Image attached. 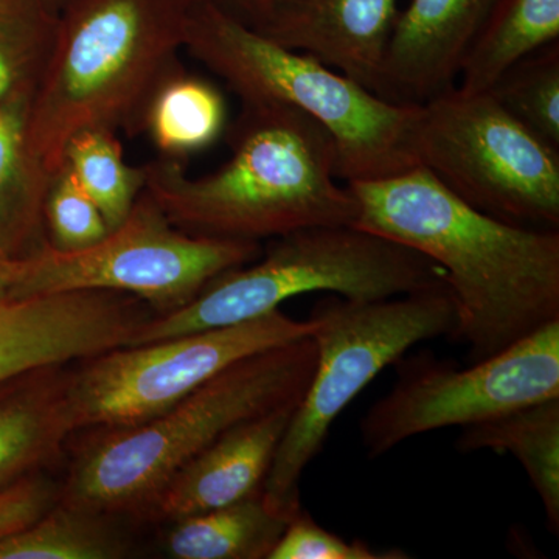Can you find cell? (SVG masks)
<instances>
[{"instance_id":"cell-19","label":"cell","mask_w":559,"mask_h":559,"mask_svg":"<svg viewBox=\"0 0 559 559\" xmlns=\"http://www.w3.org/2000/svg\"><path fill=\"white\" fill-rule=\"evenodd\" d=\"M290 518L260 489L230 506L176 521L167 549L176 559H270Z\"/></svg>"},{"instance_id":"cell-16","label":"cell","mask_w":559,"mask_h":559,"mask_svg":"<svg viewBox=\"0 0 559 559\" xmlns=\"http://www.w3.org/2000/svg\"><path fill=\"white\" fill-rule=\"evenodd\" d=\"M68 367H47L0 385V484L39 473L75 432Z\"/></svg>"},{"instance_id":"cell-10","label":"cell","mask_w":559,"mask_h":559,"mask_svg":"<svg viewBox=\"0 0 559 559\" xmlns=\"http://www.w3.org/2000/svg\"><path fill=\"white\" fill-rule=\"evenodd\" d=\"M311 333V319L297 320L275 310L248 322L114 348L80 360L75 369H69L73 429L139 425L231 364Z\"/></svg>"},{"instance_id":"cell-21","label":"cell","mask_w":559,"mask_h":559,"mask_svg":"<svg viewBox=\"0 0 559 559\" xmlns=\"http://www.w3.org/2000/svg\"><path fill=\"white\" fill-rule=\"evenodd\" d=\"M223 94L209 81L179 68L154 92L143 131L162 157L179 160L209 148L226 130Z\"/></svg>"},{"instance_id":"cell-9","label":"cell","mask_w":559,"mask_h":559,"mask_svg":"<svg viewBox=\"0 0 559 559\" xmlns=\"http://www.w3.org/2000/svg\"><path fill=\"white\" fill-rule=\"evenodd\" d=\"M261 252L260 242L187 234L142 193L128 218L90 248L66 252L46 242L25 259L7 261V300L114 290L139 297L156 316L168 314Z\"/></svg>"},{"instance_id":"cell-18","label":"cell","mask_w":559,"mask_h":559,"mask_svg":"<svg viewBox=\"0 0 559 559\" xmlns=\"http://www.w3.org/2000/svg\"><path fill=\"white\" fill-rule=\"evenodd\" d=\"M462 429L457 450H491L518 459L538 492L550 532L558 535L559 399L539 401Z\"/></svg>"},{"instance_id":"cell-13","label":"cell","mask_w":559,"mask_h":559,"mask_svg":"<svg viewBox=\"0 0 559 559\" xmlns=\"http://www.w3.org/2000/svg\"><path fill=\"white\" fill-rule=\"evenodd\" d=\"M399 0H266L242 24L377 94Z\"/></svg>"},{"instance_id":"cell-6","label":"cell","mask_w":559,"mask_h":559,"mask_svg":"<svg viewBox=\"0 0 559 559\" xmlns=\"http://www.w3.org/2000/svg\"><path fill=\"white\" fill-rule=\"evenodd\" d=\"M447 282L439 264L355 226H323L274 238L266 252L224 272L186 307L146 320L128 347L219 329L280 310L310 293L381 300Z\"/></svg>"},{"instance_id":"cell-17","label":"cell","mask_w":559,"mask_h":559,"mask_svg":"<svg viewBox=\"0 0 559 559\" xmlns=\"http://www.w3.org/2000/svg\"><path fill=\"white\" fill-rule=\"evenodd\" d=\"M32 98L0 105V259L21 260L47 241L44 205L51 176L28 151Z\"/></svg>"},{"instance_id":"cell-28","label":"cell","mask_w":559,"mask_h":559,"mask_svg":"<svg viewBox=\"0 0 559 559\" xmlns=\"http://www.w3.org/2000/svg\"><path fill=\"white\" fill-rule=\"evenodd\" d=\"M60 498L61 489L40 473L0 484V539L28 527Z\"/></svg>"},{"instance_id":"cell-5","label":"cell","mask_w":559,"mask_h":559,"mask_svg":"<svg viewBox=\"0 0 559 559\" xmlns=\"http://www.w3.org/2000/svg\"><path fill=\"white\" fill-rule=\"evenodd\" d=\"M183 50L241 103L290 106L323 124L336 143L340 179L380 180L418 165V105L385 100L311 55L264 38L212 0L194 3Z\"/></svg>"},{"instance_id":"cell-25","label":"cell","mask_w":559,"mask_h":559,"mask_svg":"<svg viewBox=\"0 0 559 559\" xmlns=\"http://www.w3.org/2000/svg\"><path fill=\"white\" fill-rule=\"evenodd\" d=\"M488 92L514 119L559 150V40L511 66Z\"/></svg>"},{"instance_id":"cell-23","label":"cell","mask_w":559,"mask_h":559,"mask_svg":"<svg viewBox=\"0 0 559 559\" xmlns=\"http://www.w3.org/2000/svg\"><path fill=\"white\" fill-rule=\"evenodd\" d=\"M58 0H0V105L33 98L57 35Z\"/></svg>"},{"instance_id":"cell-7","label":"cell","mask_w":559,"mask_h":559,"mask_svg":"<svg viewBox=\"0 0 559 559\" xmlns=\"http://www.w3.org/2000/svg\"><path fill=\"white\" fill-rule=\"evenodd\" d=\"M314 374L280 441L264 498L283 513L301 509L300 479L337 417L385 367L418 342L454 336L457 305L447 282L381 300L329 296L311 312Z\"/></svg>"},{"instance_id":"cell-24","label":"cell","mask_w":559,"mask_h":559,"mask_svg":"<svg viewBox=\"0 0 559 559\" xmlns=\"http://www.w3.org/2000/svg\"><path fill=\"white\" fill-rule=\"evenodd\" d=\"M62 165L100 209L108 229L119 227L145 189V167L123 157L117 132L87 130L70 139Z\"/></svg>"},{"instance_id":"cell-29","label":"cell","mask_w":559,"mask_h":559,"mask_svg":"<svg viewBox=\"0 0 559 559\" xmlns=\"http://www.w3.org/2000/svg\"><path fill=\"white\" fill-rule=\"evenodd\" d=\"M212 2H215L221 9L226 10L231 16L245 22L250 14L255 13L266 0H212Z\"/></svg>"},{"instance_id":"cell-11","label":"cell","mask_w":559,"mask_h":559,"mask_svg":"<svg viewBox=\"0 0 559 559\" xmlns=\"http://www.w3.org/2000/svg\"><path fill=\"white\" fill-rule=\"evenodd\" d=\"M399 381L360 419L369 457L452 426L477 425L539 401L559 399V320L469 367L430 353L401 358Z\"/></svg>"},{"instance_id":"cell-15","label":"cell","mask_w":559,"mask_h":559,"mask_svg":"<svg viewBox=\"0 0 559 559\" xmlns=\"http://www.w3.org/2000/svg\"><path fill=\"white\" fill-rule=\"evenodd\" d=\"M297 404H285L227 430L179 469L142 514L176 522L255 495L263 488Z\"/></svg>"},{"instance_id":"cell-30","label":"cell","mask_w":559,"mask_h":559,"mask_svg":"<svg viewBox=\"0 0 559 559\" xmlns=\"http://www.w3.org/2000/svg\"><path fill=\"white\" fill-rule=\"evenodd\" d=\"M7 261L0 259V304L7 300Z\"/></svg>"},{"instance_id":"cell-1","label":"cell","mask_w":559,"mask_h":559,"mask_svg":"<svg viewBox=\"0 0 559 559\" xmlns=\"http://www.w3.org/2000/svg\"><path fill=\"white\" fill-rule=\"evenodd\" d=\"M355 227L417 250L447 275L454 336L468 362L498 355L559 320V230L507 223L471 207L425 167L347 182Z\"/></svg>"},{"instance_id":"cell-3","label":"cell","mask_w":559,"mask_h":559,"mask_svg":"<svg viewBox=\"0 0 559 559\" xmlns=\"http://www.w3.org/2000/svg\"><path fill=\"white\" fill-rule=\"evenodd\" d=\"M197 0H61L25 139L50 176L87 130L143 131L154 92L180 68Z\"/></svg>"},{"instance_id":"cell-12","label":"cell","mask_w":559,"mask_h":559,"mask_svg":"<svg viewBox=\"0 0 559 559\" xmlns=\"http://www.w3.org/2000/svg\"><path fill=\"white\" fill-rule=\"evenodd\" d=\"M154 311L114 290H72L0 304V385L128 347Z\"/></svg>"},{"instance_id":"cell-20","label":"cell","mask_w":559,"mask_h":559,"mask_svg":"<svg viewBox=\"0 0 559 559\" xmlns=\"http://www.w3.org/2000/svg\"><path fill=\"white\" fill-rule=\"evenodd\" d=\"M559 40V0H499L463 62L459 90L485 92L511 66Z\"/></svg>"},{"instance_id":"cell-31","label":"cell","mask_w":559,"mask_h":559,"mask_svg":"<svg viewBox=\"0 0 559 559\" xmlns=\"http://www.w3.org/2000/svg\"><path fill=\"white\" fill-rule=\"evenodd\" d=\"M58 2H60V3H61V0H58Z\"/></svg>"},{"instance_id":"cell-27","label":"cell","mask_w":559,"mask_h":559,"mask_svg":"<svg viewBox=\"0 0 559 559\" xmlns=\"http://www.w3.org/2000/svg\"><path fill=\"white\" fill-rule=\"evenodd\" d=\"M403 550H377L320 527L304 507L288 522L270 559H403Z\"/></svg>"},{"instance_id":"cell-2","label":"cell","mask_w":559,"mask_h":559,"mask_svg":"<svg viewBox=\"0 0 559 559\" xmlns=\"http://www.w3.org/2000/svg\"><path fill=\"white\" fill-rule=\"evenodd\" d=\"M230 159L190 178L179 160L143 165V193L178 229L215 240H274L323 226H355L359 204L337 183V148L318 120L290 106L241 103Z\"/></svg>"},{"instance_id":"cell-26","label":"cell","mask_w":559,"mask_h":559,"mask_svg":"<svg viewBox=\"0 0 559 559\" xmlns=\"http://www.w3.org/2000/svg\"><path fill=\"white\" fill-rule=\"evenodd\" d=\"M44 223L51 248L66 252L90 248L109 231L100 209L81 189L66 165L51 176Z\"/></svg>"},{"instance_id":"cell-22","label":"cell","mask_w":559,"mask_h":559,"mask_svg":"<svg viewBox=\"0 0 559 559\" xmlns=\"http://www.w3.org/2000/svg\"><path fill=\"white\" fill-rule=\"evenodd\" d=\"M127 544L108 514L58 500L28 527L0 539V559H116Z\"/></svg>"},{"instance_id":"cell-4","label":"cell","mask_w":559,"mask_h":559,"mask_svg":"<svg viewBox=\"0 0 559 559\" xmlns=\"http://www.w3.org/2000/svg\"><path fill=\"white\" fill-rule=\"evenodd\" d=\"M311 336L231 364L156 417L106 430L70 469L62 502L103 514L143 513L168 480L223 433L297 403L314 374Z\"/></svg>"},{"instance_id":"cell-8","label":"cell","mask_w":559,"mask_h":559,"mask_svg":"<svg viewBox=\"0 0 559 559\" xmlns=\"http://www.w3.org/2000/svg\"><path fill=\"white\" fill-rule=\"evenodd\" d=\"M415 160L471 207L507 223L559 227V150L491 92L452 87L418 105Z\"/></svg>"},{"instance_id":"cell-14","label":"cell","mask_w":559,"mask_h":559,"mask_svg":"<svg viewBox=\"0 0 559 559\" xmlns=\"http://www.w3.org/2000/svg\"><path fill=\"white\" fill-rule=\"evenodd\" d=\"M499 0H411L400 11L377 94L417 106L455 87L463 62Z\"/></svg>"}]
</instances>
